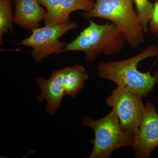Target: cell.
<instances>
[{"label":"cell","instance_id":"6da1fadb","mask_svg":"<svg viewBox=\"0 0 158 158\" xmlns=\"http://www.w3.org/2000/svg\"><path fill=\"white\" fill-rule=\"evenodd\" d=\"M158 55V47L149 46L131 58L99 63L97 74L102 78L114 82L117 87L131 88L141 93L143 97H147L158 83V73L152 75L150 71L141 72L138 69V65L144 59Z\"/></svg>","mask_w":158,"mask_h":158},{"label":"cell","instance_id":"7a4b0ae2","mask_svg":"<svg viewBox=\"0 0 158 158\" xmlns=\"http://www.w3.org/2000/svg\"><path fill=\"white\" fill-rule=\"evenodd\" d=\"M89 25L73 41L67 44L62 52L80 51L85 53L86 61L94 62L100 54L111 55L122 50L126 40L114 23L99 24L88 19Z\"/></svg>","mask_w":158,"mask_h":158},{"label":"cell","instance_id":"3957f363","mask_svg":"<svg viewBox=\"0 0 158 158\" xmlns=\"http://www.w3.org/2000/svg\"><path fill=\"white\" fill-rule=\"evenodd\" d=\"M94 7L82 14L84 17L109 20L119 29L132 47L144 42V31L134 8L133 0H94Z\"/></svg>","mask_w":158,"mask_h":158},{"label":"cell","instance_id":"277c9868","mask_svg":"<svg viewBox=\"0 0 158 158\" xmlns=\"http://www.w3.org/2000/svg\"><path fill=\"white\" fill-rule=\"evenodd\" d=\"M85 127L92 128L94 138L92 152L88 158H107L114 151L120 148L132 146L135 141L134 133L124 132L120 126L118 116L112 109L108 115L98 120L88 116L82 121Z\"/></svg>","mask_w":158,"mask_h":158},{"label":"cell","instance_id":"5b68a950","mask_svg":"<svg viewBox=\"0 0 158 158\" xmlns=\"http://www.w3.org/2000/svg\"><path fill=\"white\" fill-rule=\"evenodd\" d=\"M77 24L69 22L59 24L45 25L42 27L31 30L32 34L26 39L15 44L30 47L31 54L35 62L38 63L51 54H60L66 44L59 41V38L68 31L77 27Z\"/></svg>","mask_w":158,"mask_h":158},{"label":"cell","instance_id":"8992f818","mask_svg":"<svg viewBox=\"0 0 158 158\" xmlns=\"http://www.w3.org/2000/svg\"><path fill=\"white\" fill-rule=\"evenodd\" d=\"M142 97L135 90L118 86L107 99V104L116 112L125 132L134 133L141 125L144 108Z\"/></svg>","mask_w":158,"mask_h":158},{"label":"cell","instance_id":"52a82bcc","mask_svg":"<svg viewBox=\"0 0 158 158\" xmlns=\"http://www.w3.org/2000/svg\"><path fill=\"white\" fill-rule=\"evenodd\" d=\"M134 134L135 141L132 146L136 157H150L153 150L158 147V114L153 104L144 105L142 122Z\"/></svg>","mask_w":158,"mask_h":158},{"label":"cell","instance_id":"ba28073f","mask_svg":"<svg viewBox=\"0 0 158 158\" xmlns=\"http://www.w3.org/2000/svg\"><path fill=\"white\" fill-rule=\"evenodd\" d=\"M45 7V25L59 24L70 22L72 12L82 10L88 11L94 7L93 0H37Z\"/></svg>","mask_w":158,"mask_h":158},{"label":"cell","instance_id":"9c48e42d","mask_svg":"<svg viewBox=\"0 0 158 158\" xmlns=\"http://www.w3.org/2000/svg\"><path fill=\"white\" fill-rule=\"evenodd\" d=\"M36 81L41 90L37 102L46 101L47 111L50 115H53L59 110L62 98L66 95L62 82V69L54 71L48 79L40 77Z\"/></svg>","mask_w":158,"mask_h":158},{"label":"cell","instance_id":"30bf717a","mask_svg":"<svg viewBox=\"0 0 158 158\" xmlns=\"http://www.w3.org/2000/svg\"><path fill=\"white\" fill-rule=\"evenodd\" d=\"M15 14L13 23L21 28L31 30L39 27L44 20L46 10L37 0H14Z\"/></svg>","mask_w":158,"mask_h":158},{"label":"cell","instance_id":"8fae6325","mask_svg":"<svg viewBox=\"0 0 158 158\" xmlns=\"http://www.w3.org/2000/svg\"><path fill=\"white\" fill-rule=\"evenodd\" d=\"M88 74L84 66L74 65L62 69V82L65 94L72 97L76 96L84 88Z\"/></svg>","mask_w":158,"mask_h":158},{"label":"cell","instance_id":"7c38bea8","mask_svg":"<svg viewBox=\"0 0 158 158\" xmlns=\"http://www.w3.org/2000/svg\"><path fill=\"white\" fill-rule=\"evenodd\" d=\"M11 0H0V42L3 44V34L13 33V17Z\"/></svg>","mask_w":158,"mask_h":158},{"label":"cell","instance_id":"4fadbf2b","mask_svg":"<svg viewBox=\"0 0 158 158\" xmlns=\"http://www.w3.org/2000/svg\"><path fill=\"white\" fill-rule=\"evenodd\" d=\"M137 13L144 33L148 31V24L154 11V4L150 0H133Z\"/></svg>","mask_w":158,"mask_h":158},{"label":"cell","instance_id":"5bb4252c","mask_svg":"<svg viewBox=\"0 0 158 158\" xmlns=\"http://www.w3.org/2000/svg\"><path fill=\"white\" fill-rule=\"evenodd\" d=\"M154 11L148 24V30L158 38V2L154 4Z\"/></svg>","mask_w":158,"mask_h":158},{"label":"cell","instance_id":"9a60e30c","mask_svg":"<svg viewBox=\"0 0 158 158\" xmlns=\"http://www.w3.org/2000/svg\"><path fill=\"white\" fill-rule=\"evenodd\" d=\"M156 2H158V0H155Z\"/></svg>","mask_w":158,"mask_h":158}]
</instances>
